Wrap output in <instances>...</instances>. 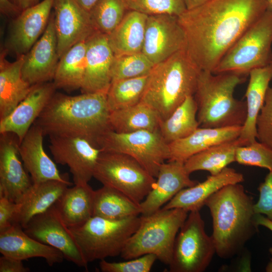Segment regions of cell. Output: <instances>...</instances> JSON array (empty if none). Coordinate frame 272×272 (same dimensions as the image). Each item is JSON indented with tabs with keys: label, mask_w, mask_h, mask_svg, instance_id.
Listing matches in <instances>:
<instances>
[{
	"label": "cell",
	"mask_w": 272,
	"mask_h": 272,
	"mask_svg": "<svg viewBox=\"0 0 272 272\" xmlns=\"http://www.w3.org/2000/svg\"><path fill=\"white\" fill-rule=\"evenodd\" d=\"M188 213L181 209L162 208L150 215L141 216L139 227L126 242L121 256L128 260L153 254L169 265L176 236Z\"/></svg>",
	"instance_id": "8992f818"
},
{
	"label": "cell",
	"mask_w": 272,
	"mask_h": 272,
	"mask_svg": "<svg viewBox=\"0 0 272 272\" xmlns=\"http://www.w3.org/2000/svg\"><path fill=\"white\" fill-rule=\"evenodd\" d=\"M154 65L142 52L114 56L112 81L148 75Z\"/></svg>",
	"instance_id": "74e56055"
},
{
	"label": "cell",
	"mask_w": 272,
	"mask_h": 272,
	"mask_svg": "<svg viewBox=\"0 0 272 272\" xmlns=\"http://www.w3.org/2000/svg\"><path fill=\"white\" fill-rule=\"evenodd\" d=\"M258 190L259 196L254 205V212L255 214L265 215L272 221V171L266 175L263 182L259 184Z\"/></svg>",
	"instance_id": "7bdbcfd3"
},
{
	"label": "cell",
	"mask_w": 272,
	"mask_h": 272,
	"mask_svg": "<svg viewBox=\"0 0 272 272\" xmlns=\"http://www.w3.org/2000/svg\"><path fill=\"white\" fill-rule=\"evenodd\" d=\"M186 10H190L200 6L210 0H183Z\"/></svg>",
	"instance_id": "681fc988"
},
{
	"label": "cell",
	"mask_w": 272,
	"mask_h": 272,
	"mask_svg": "<svg viewBox=\"0 0 272 272\" xmlns=\"http://www.w3.org/2000/svg\"><path fill=\"white\" fill-rule=\"evenodd\" d=\"M0 252L3 255L22 260L43 258L49 266L65 259L60 251L30 237L16 223L0 231Z\"/></svg>",
	"instance_id": "603a6c76"
},
{
	"label": "cell",
	"mask_w": 272,
	"mask_h": 272,
	"mask_svg": "<svg viewBox=\"0 0 272 272\" xmlns=\"http://www.w3.org/2000/svg\"><path fill=\"white\" fill-rule=\"evenodd\" d=\"M215 253L213 240L206 232L199 211L190 212L176 236L169 271L202 272Z\"/></svg>",
	"instance_id": "30bf717a"
},
{
	"label": "cell",
	"mask_w": 272,
	"mask_h": 272,
	"mask_svg": "<svg viewBox=\"0 0 272 272\" xmlns=\"http://www.w3.org/2000/svg\"><path fill=\"white\" fill-rule=\"evenodd\" d=\"M267 9L272 11V0H265Z\"/></svg>",
	"instance_id": "f5cc1de1"
},
{
	"label": "cell",
	"mask_w": 272,
	"mask_h": 272,
	"mask_svg": "<svg viewBox=\"0 0 272 272\" xmlns=\"http://www.w3.org/2000/svg\"><path fill=\"white\" fill-rule=\"evenodd\" d=\"M128 9L148 16L168 14L179 16L186 10L183 0H126Z\"/></svg>",
	"instance_id": "ab89813d"
},
{
	"label": "cell",
	"mask_w": 272,
	"mask_h": 272,
	"mask_svg": "<svg viewBox=\"0 0 272 272\" xmlns=\"http://www.w3.org/2000/svg\"><path fill=\"white\" fill-rule=\"evenodd\" d=\"M44 134L41 128L34 123L19 143V152L24 166L30 174L33 184L57 180H68L67 174H61L43 147Z\"/></svg>",
	"instance_id": "7402d4cb"
},
{
	"label": "cell",
	"mask_w": 272,
	"mask_h": 272,
	"mask_svg": "<svg viewBox=\"0 0 272 272\" xmlns=\"http://www.w3.org/2000/svg\"><path fill=\"white\" fill-rule=\"evenodd\" d=\"M242 126L220 128L198 127L189 135L169 144L168 161L184 163L192 156L214 146L238 139Z\"/></svg>",
	"instance_id": "d4e9b609"
},
{
	"label": "cell",
	"mask_w": 272,
	"mask_h": 272,
	"mask_svg": "<svg viewBox=\"0 0 272 272\" xmlns=\"http://www.w3.org/2000/svg\"><path fill=\"white\" fill-rule=\"evenodd\" d=\"M271 44L272 11L267 9L226 52L213 73L246 76L253 69L271 63Z\"/></svg>",
	"instance_id": "ba28073f"
},
{
	"label": "cell",
	"mask_w": 272,
	"mask_h": 272,
	"mask_svg": "<svg viewBox=\"0 0 272 272\" xmlns=\"http://www.w3.org/2000/svg\"><path fill=\"white\" fill-rule=\"evenodd\" d=\"M93 177L138 204L153 188L156 179L137 161L125 154L102 151Z\"/></svg>",
	"instance_id": "9c48e42d"
},
{
	"label": "cell",
	"mask_w": 272,
	"mask_h": 272,
	"mask_svg": "<svg viewBox=\"0 0 272 272\" xmlns=\"http://www.w3.org/2000/svg\"><path fill=\"white\" fill-rule=\"evenodd\" d=\"M157 259V256L153 254L118 262H108L104 259L100 260L99 267L103 272H149Z\"/></svg>",
	"instance_id": "60d3db41"
},
{
	"label": "cell",
	"mask_w": 272,
	"mask_h": 272,
	"mask_svg": "<svg viewBox=\"0 0 272 272\" xmlns=\"http://www.w3.org/2000/svg\"><path fill=\"white\" fill-rule=\"evenodd\" d=\"M49 150L58 164L67 165L74 184L88 183L102 150L78 137L49 136Z\"/></svg>",
	"instance_id": "5bb4252c"
},
{
	"label": "cell",
	"mask_w": 272,
	"mask_h": 272,
	"mask_svg": "<svg viewBox=\"0 0 272 272\" xmlns=\"http://www.w3.org/2000/svg\"><path fill=\"white\" fill-rule=\"evenodd\" d=\"M235 162L251 166L263 168L272 171V149L255 141L236 150Z\"/></svg>",
	"instance_id": "f35d334b"
},
{
	"label": "cell",
	"mask_w": 272,
	"mask_h": 272,
	"mask_svg": "<svg viewBox=\"0 0 272 272\" xmlns=\"http://www.w3.org/2000/svg\"><path fill=\"white\" fill-rule=\"evenodd\" d=\"M249 75V81L245 94L247 116L238 138L244 146L256 141V119L264 105L272 80V63L253 69Z\"/></svg>",
	"instance_id": "4316f807"
},
{
	"label": "cell",
	"mask_w": 272,
	"mask_h": 272,
	"mask_svg": "<svg viewBox=\"0 0 272 272\" xmlns=\"http://www.w3.org/2000/svg\"><path fill=\"white\" fill-rule=\"evenodd\" d=\"M98 146L103 151L132 157L155 178L158 176L161 165L170 156L169 144L159 129L129 133H119L110 129L101 137Z\"/></svg>",
	"instance_id": "8fae6325"
},
{
	"label": "cell",
	"mask_w": 272,
	"mask_h": 272,
	"mask_svg": "<svg viewBox=\"0 0 272 272\" xmlns=\"http://www.w3.org/2000/svg\"><path fill=\"white\" fill-rule=\"evenodd\" d=\"M56 89L53 82L33 85L29 94L15 109L0 120V133H12L20 143L55 93Z\"/></svg>",
	"instance_id": "d6986e66"
},
{
	"label": "cell",
	"mask_w": 272,
	"mask_h": 272,
	"mask_svg": "<svg viewBox=\"0 0 272 272\" xmlns=\"http://www.w3.org/2000/svg\"><path fill=\"white\" fill-rule=\"evenodd\" d=\"M197 105L194 96H189L165 120L161 121L160 132L168 143L184 138L193 133L199 124Z\"/></svg>",
	"instance_id": "e575fe53"
},
{
	"label": "cell",
	"mask_w": 272,
	"mask_h": 272,
	"mask_svg": "<svg viewBox=\"0 0 272 272\" xmlns=\"http://www.w3.org/2000/svg\"><path fill=\"white\" fill-rule=\"evenodd\" d=\"M267 9L265 0H210L178 16L186 52L201 71H213L224 54Z\"/></svg>",
	"instance_id": "6da1fadb"
},
{
	"label": "cell",
	"mask_w": 272,
	"mask_h": 272,
	"mask_svg": "<svg viewBox=\"0 0 272 272\" xmlns=\"http://www.w3.org/2000/svg\"><path fill=\"white\" fill-rule=\"evenodd\" d=\"M17 208V203L0 196V231L14 224Z\"/></svg>",
	"instance_id": "ee69618b"
},
{
	"label": "cell",
	"mask_w": 272,
	"mask_h": 272,
	"mask_svg": "<svg viewBox=\"0 0 272 272\" xmlns=\"http://www.w3.org/2000/svg\"><path fill=\"white\" fill-rule=\"evenodd\" d=\"M186 44L178 16L168 14L148 16L142 52L154 65L185 49Z\"/></svg>",
	"instance_id": "4fadbf2b"
},
{
	"label": "cell",
	"mask_w": 272,
	"mask_h": 272,
	"mask_svg": "<svg viewBox=\"0 0 272 272\" xmlns=\"http://www.w3.org/2000/svg\"><path fill=\"white\" fill-rule=\"evenodd\" d=\"M139 215L140 204L120 191L104 185L95 190L93 216L118 220Z\"/></svg>",
	"instance_id": "1f68e13d"
},
{
	"label": "cell",
	"mask_w": 272,
	"mask_h": 272,
	"mask_svg": "<svg viewBox=\"0 0 272 272\" xmlns=\"http://www.w3.org/2000/svg\"><path fill=\"white\" fill-rule=\"evenodd\" d=\"M19 142L12 133H1L0 196L19 202L33 185L20 160Z\"/></svg>",
	"instance_id": "2e32d148"
},
{
	"label": "cell",
	"mask_w": 272,
	"mask_h": 272,
	"mask_svg": "<svg viewBox=\"0 0 272 272\" xmlns=\"http://www.w3.org/2000/svg\"><path fill=\"white\" fill-rule=\"evenodd\" d=\"M255 221L257 225L263 226L272 232V221L262 214H256ZM269 252L272 255V247L269 249Z\"/></svg>",
	"instance_id": "7dc6e473"
},
{
	"label": "cell",
	"mask_w": 272,
	"mask_h": 272,
	"mask_svg": "<svg viewBox=\"0 0 272 272\" xmlns=\"http://www.w3.org/2000/svg\"><path fill=\"white\" fill-rule=\"evenodd\" d=\"M94 195L88 183L75 184L65 190L55 206L69 228L79 226L93 216Z\"/></svg>",
	"instance_id": "f546056e"
},
{
	"label": "cell",
	"mask_w": 272,
	"mask_h": 272,
	"mask_svg": "<svg viewBox=\"0 0 272 272\" xmlns=\"http://www.w3.org/2000/svg\"><path fill=\"white\" fill-rule=\"evenodd\" d=\"M149 75L112 81L107 93L110 112L127 108L140 103L143 97Z\"/></svg>",
	"instance_id": "d590c367"
},
{
	"label": "cell",
	"mask_w": 272,
	"mask_h": 272,
	"mask_svg": "<svg viewBox=\"0 0 272 272\" xmlns=\"http://www.w3.org/2000/svg\"><path fill=\"white\" fill-rule=\"evenodd\" d=\"M16 4L21 10L35 5L39 3V0H15Z\"/></svg>",
	"instance_id": "c3c4849f"
},
{
	"label": "cell",
	"mask_w": 272,
	"mask_h": 272,
	"mask_svg": "<svg viewBox=\"0 0 272 272\" xmlns=\"http://www.w3.org/2000/svg\"><path fill=\"white\" fill-rule=\"evenodd\" d=\"M59 59L53 15L40 38L25 55L23 78L31 86L53 80Z\"/></svg>",
	"instance_id": "e0dca14e"
},
{
	"label": "cell",
	"mask_w": 272,
	"mask_h": 272,
	"mask_svg": "<svg viewBox=\"0 0 272 272\" xmlns=\"http://www.w3.org/2000/svg\"><path fill=\"white\" fill-rule=\"evenodd\" d=\"M244 180L242 173L227 167L219 173L208 176L205 181L182 189L162 208H178L188 212L199 211L215 193L226 185L240 183Z\"/></svg>",
	"instance_id": "cb8c5ba5"
},
{
	"label": "cell",
	"mask_w": 272,
	"mask_h": 272,
	"mask_svg": "<svg viewBox=\"0 0 272 272\" xmlns=\"http://www.w3.org/2000/svg\"><path fill=\"white\" fill-rule=\"evenodd\" d=\"M72 183L68 180H50L33 184L21 200L17 203L14 224L24 228L35 216L54 205L65 190Z\"/></svg>",
	"instance_id": "484cf974"
},
{
	"label": "cell",
	"mask_w": 272,
	"mask_h": 272,
	"mask_svg": "<svg viewBox=\"0 0 272 272\" xmlns=\"http://www.w3.org/2000/svg\"><path fill=\"white\" fill-rule=\"evenodd\" d=\"M21 10L16 5L9 0H0V11L4 15H13L19 13Z\"/></svg>",
	"instance_id": "bcb514c9"
},
{
	"label": "cell",
	"mask_w": 272,
	"mask_h": 272,
	"mask_svg": "<svg viewBox=\"0 0 272 272\" xmlns=\"http://www.w3.org/2000/svg\"><path fill=\"white\" fill-rule=\"evenodd\" d=\"M54 0H43L24 10L14 21L8 41V47L19 56L27 53L49 20Z\"/></svg>",
	"instance_id": "44dd1931"
},
{
	"label": "cell",
	"mask_w": 272,
	"mask_h": 272,
	"mask_svg": "<svg viewBox=\"0 0 272 272\" xmlns=\"http://www.w3.org/2000/svg\"><path fill=\"white\" fill-rule=\"evenodd\" d=\"M111 129L119 133L159 129L160 120L156 111L140 102L133 106L110 112Z\"/></svg>",
	"instance_id": "836d02e7"
},
{
	"label": "cell",
	"mask_w": 272,
	"mask_h": 272,
	"mask_svg": "<svg viewBox=\"0 0 272 272\" xmlns=\"http://www.w3.org/2000/svg\"><path fill=\"white\" fill-rule=\"evenodd\" d=\"M54 22L59 58L76 44L98 32L90 13L76 0H54Z\"/></svg>",
	"instance_id": "9a60e30c"
},
{
	"label": "cell",
	"mask_w": 272,
	"mask_h": 272,
	"mask_svg": "<svg viewBox=\"0 0 272 272\" xmlns=\"http://www.w3.org/2000/svg\"><path fill=\"white\" fill-rule=\"evenodd\" d=\"M254 205L240 183L224 186L206 201L212 218L211 236L221 258L230 259L241 253L257 232Z\"/></svg>",
	"instance_id": "3957f363"
},
{
	"label": "cell",
	"mask_w": 272,
	"mask_h": 272,
	"mask_svg": "<svg viewBox=\"0 0 272 272\" xmlns=\"http://www.w3.org/2000/svg\"><path fill=\"white\" fill-rule=\"evenodd\" d=\"M200 70L190 59L185 49L154 65L149 74L141 102L166 119L189 96H194Z\"/></svg>",
	"instance_id": "277c9868"
},
{
	"label": "cell",
	"mask_w": 272,
	"mask_h": 272,
	"mask_svg": "<svg viewBox=\"0 0 272 272\" xmlns=\"http://www.w3.org/2000/svg\"><path fill=\"white\" fill-rule=\"evenodd\" d=\"M148 16L138 11H127L118 26L107 35L114 56L142 52Z\"/></svg>",
	"instance_id": "f1b7e54d"
},
{
	"label": "cell",
	"mask_w": 272,
	"mask_h": 272,
	"mask_svg": "<svg viewBox=\"0 0 272 272\" xmlns=\"http://www.w3.org/2000/svg\"><path fill=\"white\" fill-rule=\"evenodd\" d=\"M85 10L89 12L98 0H76Z\"/></svg>",
	"instance_id": "f907efd6"
},
{
	"label": "cell",
	"mask_w": 272,
	"mask_h": 272,
	"mask_svg": "<svg viewBox=\"0 0 272 272\" xmlns=\"http://www.w3.org/2000/svg\"><path fill=\"white\" fill-rule=\"evenodd\" d=\"M241 146L244 145L239 138L214 146L189 158L184 163L185 168L189 174L205 170L217 174L235 162L236 150Z\"/></svg>",
	"instance_id": "d6a6232c"
},
{
	"label": "cell",
	"mask_w": 272,
	"mask_h": 272,
	"mask_svg": "<svg viewBox=\"0 0 272 272\" xmlns=\"http://www.w3.org/2000/svg\"><path fill=\"white\" fill-rule=\"evenodd\" d=\"M23 229L30 237L60 251L65 259L79 267L87 269L88 263L55 204L34 217Z\"/></svg>",
	"instance_id": "7c38bea8"
},
{
	"label": "cell",
	"mask_w": 272,
	"mask_h": 272,
	"mask_svg": "<svg viewBox=\"0 0 272 272\" xmlns=\"http://www.w3.org/2000/svg\"><path fill=\"white\" fill-rule=\"evenodd\" d=\"M245 81V76L233 73L201 71L194 95L201 127L243 125L247 116L246 101L236 99L234 92Z\"/></svg>",
	"instance_id": "5b68a950"
},
{
	"label": "cell",
	"mask_w": 272,
	"mask_h": 272,
	"mask_svg": "<svg viewBox=\"0 0 272 272\" xmlns=\"http://www.w3.org/2000/svg\"><path fill=\"white\" fill-rule=\"evenodd\" d=\"M256 139L272 149V87H269L264 105L256 121Z\"/></svg>",
	"instance_id": "b9f144b4"
},
{
	"label": "cell",
	"mask_w": 272,
	"mask_h": 272,
	"mask_svg": "<svg viewBox=\"0 0 272 272\" xmlns=\"http://www.w3.org/2000/svg\"><path fill=\"white\" fill-rule=\"evenodd\" d=\"M22 261L2 255L0 257V272L30 271V269L25 266Z\"/></svg>",
	"instance_id": "f6af8a7d"
},
{
	"label": "cell",
	"mask_w": 272,
	"mask_h": 272,
	"mask_svg": "<svg viewBox=\"0 0 272 272\" xmlns=\"http://www.w3.org/2000/svg\"><path fill=\"white\" fill-rule=\"evenodd\" d=\"M114 58L107 35L97 32L87 40L82 93H107Z\"/></svg>",
	"instance_id": "ac0fdd59"
},
{
	"label": "cell",
	"mask_w": 272,
	"mask_h": 272,
	"mask_svg": "<svg viewBox=\"0 0 272 272\" xmlns=\"http://www.w3.org/2000/svg\"><path fill=\"white\" fill-rule=\"evenodd\" d=\"M128 10L126 0H98L89 13L97 31L108 35Z\"/></svg>",
	"instance_id": "8d00e7d4"
},
{
	"label": "cell",
	"mask_w": 272,
	"mask_h": 272,
	"mask_svg": "<svg viewBox=\"0 0 272 272\" xmlns=\"http://www.w3.org/2000/svg\"><path fill=\"white\" fill-rule=\"evenodd\" d=\"M271 63H272V59H271Z\"/></svg>",
	"instance_id": "db71d44e"
},
{
	"label": "cell",
	"mask_w": 272,
	"mask_h": 272,
	"mask_svg": "<svg viewBox=\"0 0 272 272\" xmlns=\"http://www.w3.org/2000/svg\"><path fill=\"white\" fill-rule=\"evenodd\" d=\"M189 175L183 162H164L160 167L153 188L140 204L141 215L146 216L156 212L182 189L197 183Z\"/></svg>",
	"instance_id": "ffe728a7"
},
{
	"label": "cell",
	"mask_w": 272,
	"mask_h": 272,
	"mask_svg": "<svg viewBox=\"0 0 272 272\" xmlns=\"http://www.w3.org/2000/svg\"><path fill=\"white\" fill-rule=\"evenodd\" d=\"M110 113L107 93H55L34 123L45 135L81 138L99 148L101 137L112 129Z\"/></svg>",
	"instance_id": "7a4b0ae2"
},
{
	"label": "cell",
	"mask_w": 272,
	"mask_h": 272,
	"mask_svg": "<svg viewBox=\"0 0 272 272\" xmlns=\"http://www.w3.org/2000/svg\"><path fill=\"white\" fill-rule=\"evenodd\" d=\"M266 271H272V259H271V261L269 262V263L267 265L266 267Z\"/></svg>",
	"instance_id": "816d5d0a"
},
{
	"label": "cell",
	"mask_w": 272,
	"mask_h": 272,
	"mask_svg": "<svg viewBox=\"0 0 272 272\" xmlns=\"http://www.w3.org/2000/svg\"><path fill=\"white\" fill-rule=\"evenodd\" d=\"M87 41L76 44L59 58L53 82L56 89H81L85 72Z\"/></svg>",
	"instance_id": "4dcf8cb0"
},
{
	"label": "cell",
	"mask_w": 272,
	"mask_h": 272,
	"mask_svg": "<svg viewBox=\"0 0 272 272\" xmlns=\"http://www.w3.org/2000/svg\"><path fill=\"white\" fill-rule=\"evenodd\" d=\"M140 222L139 216L118 220L92 216L84 224L70 228L88 263L121 254Z\"/></svg>",
	"instance_id": "52a82bcc"
},
{
	"label": "cell",
	"mask_w": 272,
	"mask_h": 272,
	"mask_svg": "<svg viewBox=\"0 0 272 272\" xmlns=\"http://www.w3.org/2000/svg\"><path fill=\"white\" fill-rule=\"evenodd\" d=\"M6 51L0 59V120L8 116L27 96L32 86L23 78L22 67L25 54L13 62L6 58Z\"/></svg>",
	"instance_id": "83f0119b"
}]
</instances>
